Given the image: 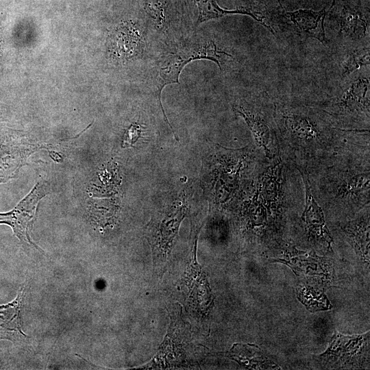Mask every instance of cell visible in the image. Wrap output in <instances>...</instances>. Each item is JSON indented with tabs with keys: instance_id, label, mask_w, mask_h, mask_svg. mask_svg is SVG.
I'll list each match as a JSON object with an SVG mask.
<instances>
[{
	"instance_id": "1",
	"label": "cell",
	"mask_w": 370,
	"mask_h": 370,
	"mask_svg": "<svg viewBox=\"0 0 370 370\" xmlns=\"http://www.w3.org/2000/svg\"><path fill=\"white\" fill-rule=\"evenodd\" d=\"M182 194L172 204L155 214L145 227V236L151 246L155 264L164 267L170 255L188 205Z\"/></svg>"
},
{
	"instance_id": "2",
	"label": "cell",
	"mask_w": 370,
	"mask_h": 370,
	"mask_svg": "<svg viewBox=\"0 0 370 370\" xmlns=\"http://www.w3.org/2000/svg\"><path fill=\"white\" fill-rule=\"evenodd\" d=\"M231 57L229 53L218 49L213 40H201L180 47L175 52L169 54L160 66L159 76L156 90V98L163 113L164 119L171 130L160 97L164 87L170 84L179 83V76L184 67L189 62L201 59L214 61L222 70L221 63L223 56Z\"/></svg>"
},
{
	"instance_id": "3",
	"label": "cell",
	"mask_w": 370,
	"mask_h": 370,
	"mask_svg": "<svg viewBox=\"0 0 370 370\" xmlns=\"http://www.w3.org/2000/svg\"><path fill=\"white\" fill-rule=\"evenodd\" d=\"M50 193L48 183L39 181L31 192L12 210L0 213V224L11 227L14 235L24 244L38 247L32 241L29 233L36 220L39 201Z\"/></svg>"
},
{
	"instance_id": "4",
	"label": "cell",
	"mask_w": 370,
	"mask_h": 370,
	"mask_svg": "<svg viewBox=\"0 0 370 370\" xmlns=\"http://www.w3.org/2000/svg\"><path fill=\"white\" fill-rule=\"evenodd\" d=\"M38 146L24 134L8 128H0V184L16 178L20 169Z\"/></svg>"
},
{
	"instance_id": "5",
	"label": "cell",
	"mask_w": 370,
	"mask_h": 370,
	"mask_svg": "<svg viewBox=\"0 0 370 370\" xmlns=\"http://www.w3.org/2000/svg\"><path fill=\"white\" fill-rule=\"evenodd\" d=\"M369 70L353 75L332 102V110L339 114L365 115L369 119Z\"/></svg>"
},
{
	"instance_id": "6",
	"label": "cell",
	"mask_w": 370,
	"mask_h": 370,
	"mask_svg": "<svg viewBox=\"0 0 370 370\" xmlns=\"http://www.w3.org/2000/svg\"><path fill=\"white\" fill-rule=\"evenodd\" d=\"M143 34L139 27L132 21L119 24L108 38V50L113 59L129 61L136 57L143 48Z\"/></svg>"
},
{
	"instance_id": "7",
	"label": "cell",
	"mask_w": 370,
	"mask_h": 370,
	"mask_svg": "<svg viewBox=\"0 0 370 370\" xmlns=\"http://www.w3.org/2000/svg\"><path fill=\"white\" fill-rule=\"evenodd\" d=\"M277 120L282 131L291 138L300 142H311L321 138V127L306 112L289 109H278Z\"/></svg>"
},
{
	"instance_id": "8",
	"label": "cell",
	"mask_w": 370,
	"mask_h": 370,
	"mask_svg": "<svg viewBox=\"0 0 370 370\" xmlns=\"http://www.w3.org/2000/svg\"><path fill=\"white\" fill-rule=\"evenodd\" d=\"M305 188V207L302 220L308 232L314 238L323 241L330 246L332 237L328 230L321 208L315 200L306 172L300 171Z\"/></svg>"
},
{
	"instance_id": "9",
	"label": "cell",
	"mask_w": 370,
	"mask_h": 370,
	"mask_svg": "<svg viewBox=\"0 0 370 370\" xmlns=\"http://www.w3.org/2000/svg\"><path fill=\"white\" fill-rule=\"evenodd\" d=\"M326 14L324 8L321 10L299 9L286 12L284 15L301 32L325 44L327 42L324 27Z\"/></svg>"
},
{
	"instance_id": "10",
	"label": "cell",
	"mask_w": 370,
	"mask_h": 370,
	"mask_svg": "<svg viewBox=\"0 0 370 370\" xmlns=\"http://www.w3.org/2000/svg\"><path fill=\"white\" fill-rule=\"evenodd\" d=\"M233 110L247 123L253 134L256 145L261 147L269 157L272 156L271 131L263 114L256 109L241 104L234 105Z\"/></svg>"
},
{
	"instance_id": "11",
	"label": "cell",
	"mask_w": 370,
	"mask_h": 370,
	"mask_svg": "<svg viewBox=\"0 0 370 370\" xmlns=\"http://www.w3.org/2000/svg\"><path fill=\"white\" fill-rule=\"evenodd\" d=\"M367 343V336L334 335L328 350L320 356L325 360H347L355 357L362 350Z\"/></svg>"
},
{
	"instance_id": "12",
	"label": "cell",
	"mask_w": 370,
	"mask_h": 370,
	"mask_svg": "<svg viewBox=\"0 0 370 370\" xmlns=\"http://www.w3.org/2000/svg\"><path fill=\"white\" fill-rule=\"evenodd\" d=\"M198 7L199 15L196 25H199L205 21L217 19L228 14H246L251 16L256 21L267 27L273 33L272 28L264 21V16L261 13L251 10L246 8H239L235 10L222 9L217 3L216 0H195Z\"/></svg>"
},
{
	"instance_id": "13",
	"label": "cell",
	"mask_w": 370,
	"mask_h": 370,
	"mask_svg": "<svg viewBox=\"0 0 370 370\" xmlns=\"http://www.w3.org/2000/svg\"><path fill=\"white\" fill-rule=\"evenodd\" d=\"M227 356L249 369H268V367L275 369L278 367L271 363L254 345L234 344L227 353Z\"/></svg>"
},
{
	"instance_id": "14",
	"label": "cell",
	"mask_w": 370,
	"mask_h": 370,
	"mask_svg": "<svg viewBox=\"0 0 370 370\" xmlns=\"http://www.w3.org/2000/svg\"><path fill=\"white\" fill-rule=\"evenodd\" d=\"M269 169L262 175L256 192L270 210L271 208H275L280 203L281 184L280 175L278 173L279 169L275 166Z\"/></svg>"
},
{
	"instance_id": "15",
	"label": "cell",
	"mask_w": 370,
	"mask_h": 370,
	"mask_svg": "<svg viewBox=\"0 0 370 370\" xmlns=\"http://www.w3.org/2000/svg\"><path fill=\"white\" fill-rule=\"evenodd\" d=\"M340 32L345 36L355 40L363 38L369 26V16L359 11L344 9L340 16Z\"/></svg>"
},
{
	"instance_id": "16",
	"label": "cell",
	"mask_w": 370,
	"mask_h": 370,
	"mask_svg": "<svg viewBox=\"0 0 370 370\" xmlns=\"http://www.w3.org/2000/svg\"><path fill=\"white\" fill-rule=\"evenodd\" d=\"M344 230L357 250L361 251L363 255L369 256V219L350 222L345 226Z\"/></svg>"
},
{
	"instance_id": "17",
	"label": "cell",
	"mask_w": 370,
	"mask_h": 370,
	"mask_svg": "<svg viewBox=\"0 0 370 370\" xmlns=\"http://www.w3.org/2000/svg\"><path fill=\"white\" fill-rule=\"evenodd\" d=\"M370 64V50L369 43L362 47H358L347 55L341 65V73L346 77L357 69Z\"/></svg>"
},
{
	"instance_id": "18",
	"label": "cell",
	"mask_w": 370,
	"mask_h": 370,
	"mask_svg": "<svg viewBox=\"0 0 370 370\" xmlns=\"http://www.w3.org/2000/svg\"><path fill=\"white\" fill-rule=\"evenodd\" d=\"M369 172L355 174L343 183L338 190V195L343 197L356 196L362 193L369 194Z\"/></svg>"
},
{
	"instance_id": "19",
	"label": "cell",
	"mask_w": 370,
	"mask_h": 370,
	"mask_svg": "<svg viewBox=\"0 0 370 370\" xmlns=\"http://www.w3.org/2000/svg\"><path fill=\"white\" fill-rule=\"evenodd\" d=\"M146 5L156 22L163 26L165 21L164 8L158 0H146Z\"/></svg>"
},
{
	"instance_id": "20",
	"label": "cell",
	"mask_w": 370,
	"mask_h": 370,
	"mask_svg": "<svg viewBox=\"0 0 370 370\" xmlns=\"http://www.w3.org/2000/svg\"><path fill=\"white\" fill-rule=\"evenodd\" d=\"M141 134V128L138 124L132 123L126 130L123 140V147H131L140 137Z\"/></svg>"
},
{
	"instance_id": "21",
	"label": "cell",
	"mask_w": 370,
	"mask_h": 370,
	"mask_svg": "<svg viewBox=\"0 0 370 370\" xmlns=\"http://www.w3.org/2000/svg\"><path fill=\"white\" fill-rule=\"evenodd\" d=\"M1 48H2V38H1V24H0V62H1V56H2Z\"/></svg>"
},
{
	"instance_id": "22",
	"label": "cell",
	"mask_w": 370,
	"mask_h": 370,
	"mask_svg": "<svg viewBox=\"0 0 370 370\" xmlns=\"http://www.w3.org/2000/svg\"><path fill=\"white\" fill-rule=\"evenodd\" d=\"M1 119V114H0V119Z\"/></svg>"
}]
</instances>
